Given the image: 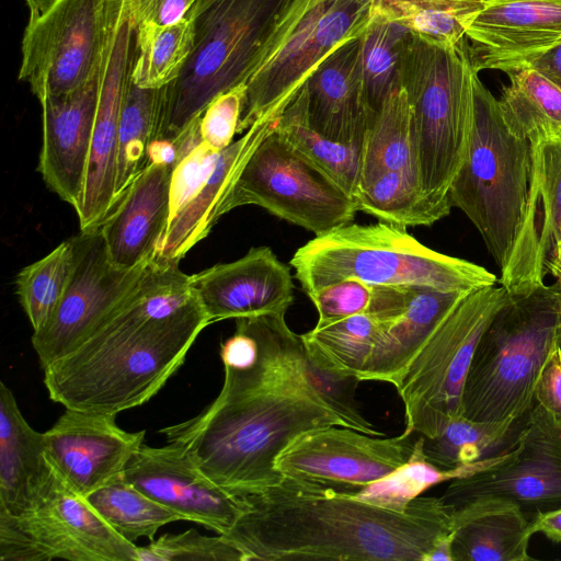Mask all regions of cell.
<instances>
[{
  "label": "cell",
  "mask_w": 561,
  "mask_h": 561,
  "mask_svg": "<svg viewBox=\"0 0 561 561\" xmlns=\"http://www.w3.org/2000/svg\"><path fill=\"white\" fill-rule=\"evenodd\" d=\"M75 267L69 285L49 321L33 332L32 345L44 369L79 346L137 286L149 263L116 266L100 228L71 237Z\"/></svg>",
  "instance_id": "cell-15"
},
{
  "label": "cell",
  "mask_w": 561,
  "mask_h": 561,
  "mask_svg": "<svg viewBox=\"0 0 561 561\" xmlns=\"http://www.w3.org/2000/svg\"><path fill=\"white\" fill-rule=\"evenodd\" d=\"M374 7L375 0H291L245 83L238 134L278 117L325 57L364 34Z\"/></svg>",
  "instance_id": "cell-9"
},
{
  "label": "cell",
  "mask_w": 561,
  "mask_h": 561,
  "mask_svg": "<svg viewBox=\"0 0 561 561\" xmlns=\"http://www.w3.org/2000/svg\"><path fill=\"white\" fill-rule=\"evenodd\" d=\"M145 433L121 428L114 414L66 409L44 437L58 477L85 497L124 473Z\"/></svg>",
  "instance_id": "cell-19"
},
{
  "label": "cell",
  "mask_w": 561,
  "mask_h": 561,
  "mask_svg": "<svg viewBox=\"0 0 561 561\" xmlns=\"http://www.w3.org/2000/svg\"><path fill=\"white\" fill-rule=\"evenodd\" d=\"M296 365L313 392L342 420L345 427L374 436H383L364 416L356 400L359 380L334 374L320 366L307 352L301 335L294 345Z\"/></svg>",
  "instance_id": "cell-44"
},
{
  "label": "cell",
  "mask_w": 561,
  "mask_h": 561,
  "mask_svg": "<svg viewBox=\"0 0 561 561\" xmlns=\"http://www.w3.org/2000/svg\"><path fill=\"white\" fill-rule=\"evenodd\" d=\"M547 267L548 273H551L556 278V283L558 284L561 294V262L552 257L549 260Z\"/></svg>",
  "instance_id": "cell-54"
},
{
  "label": "cell",
  "mask_w": 561,
  "mask_h": 561,
  "mask_svg": "<svg viewBox=\"0 0 561 561\" xmlns=\"http://www.w3.org/2000/svg\"><path fill=\"white\" fill-rule=\"evenodd\" d=\"M164 100V88L126 83L118 121V147L115 178V206L148 165V147L156 139Z\"/></svg>",
  "instance_id": "cell-33"
},
{
  "label": "cell",
  "mask_w": 561,
  "mask_h": 561,
  "mask_svg": "<svg viewBox=\"0 0 561 561\" xmlns=\"http://www.w3.org/2000/svg\"><path fill=\"white\" fill-rule=\"evenodd\" d=\"M482 496H501L535 514L561 507V427L535 403L518 442L500 463L454 479L440 500L447 511Z\"/></svg>",
  "instance_id": "cell-16"
},
{
  "label": "cell",
  "mask_w": 561,
  "mask_h": 561,
  "mask_svg": "<svg viewBox=\"0 0 561 561\" xmlns=\"http://www.w3.org/2000/svg\"><path fill=\"white\" fill-rule=\"evenodd\" d=\"M405 427L394 437L331 425L302 433L276 458L284 478L357 492L405 465L414 450Z\"/></svg>",
  "instance_id": "cell-17"
},
{
  "label": "cell",
  "mask_w": 561,
  "mask_h": 561,
  "mask_svg": "<svg viewBox=\"0 0 561 561\" xmlns=\"http://www.w3.org/2000/svg\"><path fill=\"white\" fill-rule=\"evenodd\" d=\"M453 533L448 536L440 538L432 552L430 553L427 561H454L451 551Z\"/></svg>",
  "instance_id": "cell-52"
},
{
  "label": "cell",
  "mask_w": 561,
  "mask_h": 561,
  "mask_svg": "<svg viewBox=\"0 0 561 561\" xmlns=\"http://www.w3.org/2000/svg\"><path fill=\"white\" fill-rule=\"evenodd\" d=\"M291 0H197L192 55L164 87L156 138H176L218 94L247 83Z\"/></svg>",
  "instance_id": "cell-8"
},
{
  "label": "cell",
  "mask_w": 561,
  "mask_h": 561,
  "mask_svg": "<svg viewBox=\"0 0 561 561\" xmlns=\"http://www.w3.org/2000/svg\"><path fill=\"white\" fill-rule=\"evenodd\" d=\"M44 433L22 415L11 389L0 383V513L22 515L60 482Z\"/></svg>",
  "instance_id": "cell-25"
},
{
  "label": "cell",
  "mask_w": 561,
  "mask_h": 561,
  "mask_svg": "<svg viewBox=\"0 0 561 561\" xmlns=\"http://www.w3.org/2000/svg\"><path fill=\"white\" fill-rule=\"evenodd\" d=\"M454 561H528L531 520L515 502L482 496L448 511Z\"/></svg>",
  "instance_id": "cell-27"
},
{
  "label": "cell",
  "mask_w": 561,
  "mask_h": 561,
  "mask_svg": "<svg viewBox=\"0 0 561 561\" xmlns=\"http://www.w3.org/2000/svg\"><path fill=\"white\" fill-rule=\"evenodd\" d=\"M239 319L257 341V358L224 365L217 398L196 416L159 432L210 480L242 499L283 480L276 458L299 435L344 424L301 376L294 357L298 334L285 313Z\"/></svg>",
  "instance_id": "cell-1"
},
{
  "label": "cell",
  "mask_w": 561,
  "mask_h": 561,
  "mask_svg": "<svg viewBox=\"0 0 561 561\" xmlns=\"http://www.w3.org/2000/svg\"><path fill=\"white\" fill-rule=\"evenodd\" d=\"M190 286L210 323L286 313L295 300L290 267L268 247L190 275Z\"/></svg>",
  "instance_id": "cell-21"
},
{
  "label": "cell",
  "mask_w": 561,
  "mask_h": 561,
  "mask_svg": "<svg viewBox=\"0 0 561 561\" xmlns=\"http://www.w3.org/2000/svg\"><path fill=\"white\" fill-rule=\"evenodd\" d=\"M107 0H55L28 18L19 79L38 101L69 93L98 70Z\"/></svg>",
  "instance_id": "cell-14"
},
{
  "label": "cell",
  "mask_w": 561,
  "mask_h": 561,
  "mask_svg": "<svg viewBox=\"0 0 561 561\" xmlns=\"http://www.w3.org/2000/svg\"><path fill=\"white\" fill-rule=\"evenodd\" d=\"M511 83L499 100L508 129L529 141L558 137L561 131V89L535 69L506 72Z\"/></svg>",
  "instance_id": "cell-32"
},
{
  "label": "cell",
  "mask_w": 561,
  "mask_h": 561,
  "mask_svg": "<svg viewBox=\"0 0 561 561\" xmlns=\"http://www.w3.org/2000/svg\"><path fill=\"white\" fill-rule=\"evenodd\" d=\"M73 267L75 245L70 238L18 273L16 294L33 332L45 327L54 314L69 285Z\"/></svg>",
  "instance_id": "cell-41"
},
{
  "label": "cell",
  "mask_w": 561,
  "mask_h": 561,
  "mask_svg": "<svg viewBox=\"0 0 561 561\" xmlns=\"http://www.w3.org/2000/svg\"><path fill=\"white\" fill-rule=\"evenodd\" d=\"M307 117L320 135L360 148L371 111L360 64V37L344 42L304 83Z\"/></svg>",
  "instance_id": "cell-23"
},
{
  "label": "cell",
  "mask_w": 561,
  "mask_h": 561,
  "mask_svg": "<svg viewBox=\"0 0 561 561\" xmlns=\"http://www.w3.org/2000/svg\"><path fill=\"white\" fill-rule=\"evenodd\" d=\"M391 171L419 175L411 105L400 85L386 98L368 124L360 147L358 190Z\"/></svg>",
  "instance_id": "cell-29"
},
{
  "label": "cell",
  "mask_w": 561,
  "mask_h": 561,
  "mask_svg": "<svg viewBox=\"0 0 561 561\" xmlns=\"http://www.w3.org/2000/svg\"><path fill=\"white\" fill-rule=\"evenodd\" d=\"M410 31L374 7L371 20L360 36V64L370 108L378 111L399 87L401 55Z\"/></svg>",
  "instance_id": "cell-42"
},
{
  "label": "cell",
  "mask_w": 561,
  "mask_h": 561,
  "mask_svg": "<svg viewBox=\"0 0 561 561\" xmlns=\"http://www.w3.org/2000/svg\"><path fill=\"white\" fill-rule=\"evenodd\" d=\"M194 42L195 23L190 12L169 25L148 20L136 22L130 80L146 89L171 84L190 59Z\"/></svg>",
  "instance_id": "cell-31"
},
{
  "label": "cell",
  "mask_w": 561,
  "mask_h": 561,
  "mask_svg": "<svg viewBox=\"0 0 561 561\" xmlns=\"http://www.w3.org/2000/svg\"><path fill=\"white\" fill-rule=\"evenodd\" d=\"M30 11V18H34L46 10L55 0H23Z\"/></svg>",
  "instance_id": "cell-53"
},
{
  "label": "cell",
  "mask_w": 561,
  "mask_h": 561,
  "mask_svg": "<svg viewBox=\"0 0 561 561\" xmlns=\"http://www.w3.org/2000/svg\"><path fill=\"white\" fill-rule=\"evenodd\" d=\"M510 295L488 286L466 295L422 344L396 386L405 427L427 438L462 415V397L479 341Z\"/></svg>",
  "instance_id": "cell-10"
},
{
  "label": "cell",
  "mask_w": 561,
  "mask_h": 561,
  "mask_svg": "<svg viewBox=\"0 0 561 561\" xmlns=\"http://www.w3.org/2000/svg\"><path fill=\"white\" fill-rule=\"evenodd\" d=\"M53 559L138 561V546L60 480L31 511L19 516L0 513L1 561Z\"/></svg>",
  "instance_id": "cell-12"
},
{
  "label": "cell",
  "mask_w": 561,
  "mask_h": 561,
  "mask_svg": "<svg viewBox=\"0 0 561 561\" xmlns=\"http://www.w3.org/2000/svg\"><path fill=\"white\" fill-rule=\"evenodd\" d=\"M466 31L474 71L520 68L561 44V0H480Z\"/></svg>",
  "instance_id": "cell-20"
},
{
  "label": "cell",
  "mask_w": 561,
  "mask_h": 561,
  "mask_svg": "<svg viewBox=\"0 0 561 561\" xmlns=\"http://www.w3.org/2000/svg\"><path fill=\"white\" fill-rule=\"evenodd\" d=\"M474 70V69H473ZM473 124L449 197L480 232L510 296L529 294L548 273L533 207V149L505 124L499 100L473 71Z\"/></svg>",
  "instance_id": "cell-4"
},
{
  "label": "cell",
  "mask_w": 561,
  "mask_h": 561,
  "mask_svg": "<svg viewBox=\"0 0 561 561\" xmlns=\"http://www.w3.org/2000/svg\"><path fill=\"white\" fill-rule=\"evenodd\" d=\"M530 520L534 534L542 533L551 541L561 542V507L537 513Z\"/></svg>",
  "instance_id": "cell-51"
},
{
  "label": "cell",
  "mask_w": 561,
  "mask_h": 561,
  "mask_svg": "<svg viewBox=\"0 0 561 561\" xmlns=\"http://www.w3.org/2000/svg\"><path fill=\"white\" fill-rule=\"evenodd\" d=\"M535 403L542 407L561 427V346H556L539 369L534 389Z\"/></svg>",
  "instance_id": "cell-48"
},
{
  "label": "cell",
  "mask_w": 561,
  "mask_h": 561,
  "mask_svg": "<svg viewBox=\"0 0 561 561\" xmlns=\"http://www.w3.org/2000/svg\"><path fill=\"white\" fill-rule=\"evenodd\" d=\"M180 158V145L176 138H156L148 147V164H161L174 168Z\"/></svg>",
  "instance_id": "cell-49"
},
{
  "label": "cell",
  "mask_w": 561,
  "mask_h": 561,
  "mask_svg": "<svg viewBox=\"0 0 561 561\" xmlns=\"http://www.w3.org/2000/svg\"><path fill=\"white\" fill-rule=\"evenodd\" d=\"M136 0H107L98 65V103L85 180L75 209L80 230L100 228L115 208L118 121L130 76Z\"/></svg>",
  "instance_id": "cell-13"
},
{
  "label": "cell",
  "mask_w": 561,
  "mask_h": 561,
  "mask_svg": "<svg viewBox=\"0 0 561 561\" xmlns=\"http://www.w3.org/2000/svg\"><path fill=\"white\" fill-rule=\"evenodd\" d=\"M468 294L414 287L405 310L378 337L358 380L396 387L425 340Z\"/></svg>",
  "instance_id": "cell-28"
},
{
  "label": "cell",
  "mask_w": 561,
  "mask_h": 561,
  "mask_svg": "<svg viewBox=\"0 0 561 561\" xmlns=\"http://www.w3.org/2000/svg\"><path fill=\"white\" fill-rule=\"evenodd\" d=\"M96 73L75 91L39 101L42 147L37 171L47 187L75 209L89 160L98 103Z\"/></svg>",
  "instance_id": "cell-22"
},
{
  "label": "cell",
  "mask_w": 561,
  "mask_h": 561,
  "mask_svg": "<svg viewBox=\"0 0 561 561\" xmlns=\"http://www.w3.org/2000/svg\"><path fill=\"white\" fill-rule=\"evenodd\" d=\"M245 93V83L239 84L214 98L202 113V140L213 150L219 152L232 144L238 134Z\"/></svg>",
  "instance_id": "cell-47"
},
{
  "label": "cell",
  "mask_w": 561,
  "mask_h": 561,
  "mask_svg": "<svg viewBox=\"0 0 561 561\" xmlns=\"http://www.w3.org/2000/svg\"><path fill=\"white\" fill-rule=\"evenodd\" d=\"M275 129L353 198L360 179V148L331 140L308 123L304 85L278 116Z\"/></svg>",
  "instance_id": "cell-35"
},
{
  "label": "cell",
  "mask_w": 561,
  "mask_h": 561,
  "mask_svg": "<svg viewBox=\"0 0 561 561\" xmlns=\"http://www.w3.org/2000/svg\"><path fill=\"white\" fill-rule=\"evenodd\" d=\"M375 8L416 36L446 47L460 46L481 9L480 0H375Z\"/></svg>",
  "instance_id": "cell-37"
},
{
  "label": "cell",
  "mask_w": 561,
  "mask_h": 561,
  "mask_svg": "<svg viewBox=\"0 0 561 561\" xmlns=\"http://www.w3.org/2000/svg\"><path fill=\"white\" fill-rule=\"evenodd\" d=\"M245 205L262 207L314 236L353 222L358 211L355 199L275 127L245 162L221 206V216Z\"/></svg>",
  "instance_id": "cell-11"
},
{
  "label": "cell",
  "mask_w": 561,
  "mask_h": 561,
  "mask_svg": "<svg viewBox=\"0 0 561 561\" xmlns=\"http://www.w3.org/2000/svg\"><path fill=\"white\" fill-rule=\"evenodd\" d=\"M533 149V206L540 253L547 263L561 245V138L530 141Z\"/></svg>",
  "instance_id": "cell-43"
},
{
  "label": "cell",
  "mask_w": 561,
  "mask_h": 561,
  "mask_svg": "<svg viewBox=\"0 0 561 561\" xmlns=\"http://www.w3.org/2000/svg\"><path fill=\"white\" fill-rule=\"evenodd\" d=\"M394 320L360 313L314 327L301 339L309 355L320 366L358 379L378 337Z\"/></svg>",
  "instance_id": "cell-34"
},
{
  "label": "cell",
  "mask_w": 561,
  "mask_h": 561,
  "mask_svg": "<svg viewBox=\"0 0 561 561\" xmlns=\"http://www.w3.org/2000/svg\"><path fill=\"white\" fill-rule=\"evenodd\" d=\"M172 170L148 164L100 227L110 260L116 266L133 268L156 256L170 221Z\"/></svg>",
  "instance_id": "cell-24"
},
{
  "label": "cell",
  "mask_w": 561,
  "mask_h": 561,
  "mask_svg": "<svg viewBox=\"0 0 561 561\" xmlns=\"http://www.w3.org/2000/svg\"><path fill=\"white\" fill-rule=\"evenodd\" d=\"M242 499V514L221 535L243 561H427L436 542L453 533L440 497L419 496L394 510L354 492L283 478Z\"/></svg>",
  "instance_id": "cell-3"
},
{
  "label": "cell",
  "mask_w": 561,
  "mask_h": 561,
  "mask_svg": "<svg viewBox=\"0 0 561 561\" xmlns=\"http://www.w3.org/2000/svg\"><path fill=\"white\" fill-rule=\"evenodd\" d=\"M276 118L254 123L230 146L221 150L217 163L192 201L171 219L157 249L156 259L180 262L205 239L221 217V206L245 162L275 127Z\"/></svg>",
  "instance_id": "cell-26"
},
{
  "label": "cell",
  "mask_w": 561,
  "mask_h": 561,
  "mask_svg": "<svg viewBox=\"0 0 561 561\" xmlns=\"http://www.w3.org/2000/svg\"><path fill=\"white\" fill-rule=\"evenodd\" d=\"M524 67L537 70L561 89V44L550 48Z\"/></svg>",
  "instance_id": "cell-50"
},
{
  "label": "cell",
  "mask_w": 561,
  "mask_h": 561,
  "mask_svg": "<svg viewBox=\"0 0 561 561\" xmlns=\"http://www.w3.org/2000/svg\"><path fill=\"white\" fill-rule=\"evenodd\" d=\"M179 263L153 257L100 325L43 369L50 400L66 409L116 415L161 390L210 324Z\"/></svg>",
  "instance_id": "cell-2"
},
{
  "label": "cell",
  "mask_w": 561,
  "mask_h": 561,
  "mask_svg": "<svg viewBox=\"0 0 561 561\" xmlns=\"http://www.w3.org/2000/svg\"><path fill=\"white\" fill-rule=\"evenodd\" d=\"M473 71L467 39L446 47L411 32L407 37L399 85L411 105L420 182L425 196L446 215L472 131Z\"/></svg>",
  "instance_id": "cell-6"
},
{
  "label": "cell",
  "mask_w": 561,
  "mask_h": 561,
  "mask_svg": "<svg viewBox=\"0 0 561 561\" xmlns=\"http://www.w3.org/2000/svg\"><path fill=\"white\" fill-rule=\"evenodd\" d=\"M413 288L348 278L322 287L308 297L318 312L316 327H322L360 313L397 319L405 310Z\"/></svg>",
  "instance_id": "cell-40"
},
{
  "label": "cell",
  "mask_w": 561,
  "mask_h": 561,
  "mask_svg": "<svg viewBox=\"0 0 561 561\" xmlns=\"http://www.w3.org/2000/svg\"><path fill=\"white\" fill-rule=\"evenodd\" d=\"M243 561L242 553L221 534L206 536L195 529L167 534L138 547V561Z\"/></svg>",
  "instance_id": "cell-45"
},
{
  "label": "cell",
  "mask_w": 561,
  "mask_h": 561,
  "mask_svg": "<svg viewBox=\"0 0 561 561\" xmlns=\"http://www.w3.org/2000/svg\"><path fill=\"white\" fill-rule=\"evenodd\" d=\"M552 257H554V259H557L558 261L561 262V245L553 250L550 259H552Z\"/></svg>",
  "instance_id": "cell-55"
},
{
  "label": "cell",
  "mask_w": 561,
  "mask_h": 561,
  "mask_svg": "<svg viewBox=\"0 0 561 561\" xmlns=\"http://www.w3.org/2000/svg\"><path fill=\"white\" fill-rule=\"evenodd\" d=\"M219 153L220 151H215L201 141L179 158L171 174L170 221L192 201L209 178Z\"/></svg>",
  "instance_id": "cell-46"
},
{
  "label": "cell",
  "mask_w": 561,
  "mask_h": 561,
  "mask_svg": "<svg viewBox=\"0 0 561 561\" xmlns=\"http://www.w3.org/2000/svg\"><path fill=\"white\" fill-rule=\"evenodd\" d=\"M528 414L497 422L455 417L433 438L420 434L423 457L439 469H454L507 454L515 448Z\"/></svg>",
  "instance_id": "cell-30"
},
{
  "label": "cell",
  "mask_w": 561,
  "mask_h": 561,
  "mask_svg": "<svg viewBox=\"0 0 561 561\" xmlns=\"http://www.w3.org/2000/svg\"><path fill=\"white\" fill-rule=\"evenodd\" d=\"M506 456L507 454H504L454 469H439L424 459L420 435L414 442L413 454L405 465L354 493L377 505L405 510L413 500L433 485L474 474L500 463Z\"/></svg>",
  "instance_id": "cell-39"
},
{
  "label": "cell",
  "mask_w": 561,
  "mask_h": 561,
  "mask_svg": "<svg viewBox=\"0 0 561 561\" xmlns=\"http://www.w3.org/2000/svg\"><path fill=\"white\" fill-rule=\"evenodd\" d=\"M561 346L558 284L510 296L482 334L462 397V415L473 421H512L535 404L537 375Z\"/></svg>",
  "instance_id": "cell-7"
},
{
  "label": "cell",
  "mask_w": 561,
  "mask_h": 561,
  "mask_svg": "<svg viewBox=\"0 0 561 561\" xmlns=\"http://www.w3.org/2000/svg\"><path fill=\"white\" fill-rule=\"evenodd\" d=\"M358 211L402 228L432 226L447 215L423 193L419 175L391 171L360 187L354 197Z\"/></svg>",
  "instance_id": "cell-36"
},
{
  "label": "cell",
  "mask_w": 561,
  "mask_h": 561,
  "mask_svg": "<svg viewBox=\"0 0 561 561\" xmlns=\"http://www.w3.org/2000/svg\"><path fill=\"white\" fill-rule=\"evenodd\" d=\"M289 264L307 296L348 278L460 293L497 282L485 267L432 250L405 228L382 221L350 222L314 236L295 252Z\"/></svg>",
  "instance_id": "cell-5"
},
{
  "label": "cell",
  "mask_w": 561,
  "mask_h": 561,
  "mask_svg": "<svg viewBox=\"0 0 561 561\" xmlns=\"http://www.w3.org/2000/svg\"><path fill=\"white\" fill-rule=\"evenodd\" d=\"M96 513L122 537L153 540L164 525L181 516L138 490L124 473L85 496Z\"/></svg>",
  "instance_id": "cell-38"
},
{
  "label": "cell",
  "mask_w": 561,
  "mask_h": 561,
  "mask_svg": "<svg viewBox=\"0 0 561 561\" xmlns=\"http://www.w3.org/2000/svg\"><path fill=\"white\" fill-rule=\"evenodd\" d=\"M124 477L182 520L201 524L217 534L227 533L244 510L243 499L210 480L174 443L161 447L142 444Z\"/></svg>",
  "instance_id": "cell-18"
},
{
  "label": "cell",
  "mask_w": 561,
  "mask_h": 561,
  "mask_svg": "<svg viewBox=\"0 0 561 561\" xmlns=\"http://www.w3.org/2000/svg\"><path fill=\"white\" fill-rule=\"evenodd\" d=\"M558 137H559V138H561V131H560V134L558 135Z\"/></svg>",
  "instance_id": "cell-56"
}]
</instances>
